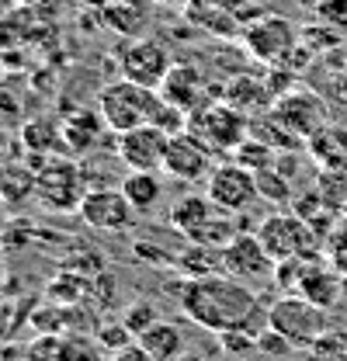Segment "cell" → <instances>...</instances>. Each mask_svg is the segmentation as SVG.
Listing matches in <instances>:
<instances>
[{"label":"cell","instance_id":"obj_1","mask_svg":"<svg viewBox=\"0 0 347 361\" xmlns=\"http://www.w3.org/2000/svg\"><path fill=\"white\" fill-rule=\"evenodd\" d=\"M171 292L177 295L184 316L191 323H198L202 330L222 334V330L243 326L254 337L267 330V310L260 313V299L254 285H243L229 274H205V278L181 274L171 285Z\"/></svg>","mask_w":347,"mask_h":361},{"label":"cell","instance_id":"obj_2","mask_svg":"<svg viewBox=\"0 0 347 361\" xmlns=\"http://www.w3.org/2000/svg\"><path fill=\"white\" fill-rule=\"evenodd\" d=\"M267 326L274 334H281L292 348L309 351L327 337V310H319L299 292H288L267 306Z\"/></svg>","mask_w":347,"mask_h":361},{"label":"cell","instance_id":"obj_3","mask_svg":"<svg viewBox=\"0 0 347 361\" xmlns=\"http://www.w3.org/2000/svg\"><path fill=\"white\" fill-rule=\"evenodd\" d=\"M157 101H160V90L157 87H142L135 80L118 77L115 84L101 87V94H97V111L104 115L108 129L118 135V133L135 129V126H146L153 118Z\"/></svg>","mask_w":347,"mask_h":361},{"label":"cell","instance_id":"obj_4","mask_svg":"<svg viewBox=\"0 0 347 361\" xmlns=\"http://www.w3.org/2000/svg\"><path fill=\"white\" fill-rule=\"evenodd\" d=\"M188 129L198 135L212 153H226V149H236L250 135V115L236 111L233 104L216 97V101H205L202 108H195L188 115Z\"/></svg>","mask_w":347,"mask_h":361},{"label":"cell","instance_id":"obj_5","mask_svg":"<svg viewBox=\"0 0 347 361\" xmlns=\"http://www.w3.org/2000/svg\"><path fill=\"white\" fill-rule=\"evenodd\" d=\"M257 236L274 261H285V257H309L312 261L323 250L319 233L296 212H274V216L260 219Z\"/></svg>","mask_w":347,"mask_h":361},{"label":"cell","instance_id":"obj_6","mask_svg":"<svg viewBox=\"0 0 347 361\" xmlns=\"http://www.w3.org/2000/svg\"><path fill=\"white\" fill-rule=\"evenodd\" d=\"M84 174L73 160L49 157L45 167L35 174V198L42 202L49 212H73L84 202Z\"/></svg>","mask_w":347,"mask_h":361},{"label":"cell","instance_id":"obj_7","mask_svg":"<svg viewBox=\"0 0 347 361\" xmlns=\"http://www.w3.org/2000/svg\"><path fill=\"white\" fill-rule=\"evenodd\" d=\"M205 195L216 202L222 212H247L254 202L260 198V184H257V174L247 171L243 164L236 160H226V164H216V171L209 174L205 180Z\"/></svg>","mask_w":347,"mask_h":361},{"label":"cell","instance_id":"obj_8","mask_svg":"<svg viewBox=\"0 0 347 361\" xmlns=\"http://www.w3.org/2000/svg\"><path fill=\"white\" fill-rule=\"evenodd\" d=\"M274 257L264 250L257 233H236L226 247H222V274L243 281V285H257V281H274Z\"/></svg>","mask_w":347,"mask_h":361},{"label":"cell","instance_id":"obj_9","mask_svg":"<svg viewBox=\"0 0 347 361\" xmlns=\"http://www.w3.org/2000/svg\"><path fill=\"white\" fill-rule=\"evenodd\" d=\"M299 42H303V39H299L296 25H292L288 18H278V14H260L257 21H250V25L243 28L247 52H250L254 59H260V63H267V66L281 63Z\"/></svg>","mask_w":347,"mask_h":361},{"label":"cell","instance_id":"obj_10","mask_svg":"<svg viewBox=\"0 0 347 361\" xmlns=\"http://www.w3.org/2000/svg\"><path fill=\"white\" fill-rule=\"evenodd\" d=\"M271 115L285 129H292L299 139H312L316 133H323V126H327V104H323V97L316 90H305V87H292V90H285V94H278L274 104H271Z\"/></svg>","mask_w":347,"mask_h":361},{"label":"cell","instance_id":"obj_11","mask_svg":"<svg viewBox=\"0 0 347 361\" xmlns=\"http://www.w3.org/2000/svg\"><path fill=\"white\" fill-rule=\"evenodd\" d=\"M167 146H171V133L146 122V126H135L129 133H118L115 153L129 171H164Z\"/></svg>","mask_w":347,"mask_h":361},{"label":"cell","instance_id":"obj_12","mask_svg":"<svg viewBox=\"0 0 347 361\" xmlns=\"http://www.w3.org/2000/svg\"><path fill=\"white\" fill-rule=\"evenodd\" d=\"M77 216H80V223H84L87 229L122 233V229H129V226L135 223L139 212L132 209V202L122 195V188H118V191H115V188H94V191L84 195Z\"/></svg>","mask_w":347,"mask_h":361},{"label":"cell","instance_id":"obj_13","mask_svg":"<svg viewBox=\"0 0 347 361\" xmlns=\"http://www.w3.org/2000/svg\"><path fill=\"white\" fill-rule=\"evenodd\" d=\"M171 52L160 42H150V39H135V42L122 45L118 49V73L126 80H135L142 87H157L164 84L167 70H171Z\"/></svg>","mask_w":347,"mask_h":361},{"label":"cell","instance_id":"obj_14","mask_svg":"<svg viewBox=\"0 0 347 361\" xmlns=\"http://www.w3.org/2000/svg\"><path fill=\"white\" fill-rule=\"evenodd\" d=\"M212 157H216V153H212L198 135L191 133V129H184V133L171 135L164 171L177 180H188V184H195V180H209V174L216 171Z\"/></svg>","mask_w":347,"mask_h":361},{"label":"cell","instance_id":"obj_15","mask_svg":"<svg viewBox=\"0 0 347 361\" xmlns=\"http://www.w3.org/2000/svg\"><path fill=\"white\" fill-rule=\"evenodd\" d=\"M160 94L177 104V108H184L188 115L195 111V108H202L205 101H209V80H205V73L195 66V63H174L171 70H167V77H164V84H160Z\"/></svg>","mask_w":347,"mask_h":361},{"label":"cell","instance_id":"obj_16","mask_svg":"<svg viewBox=\"0 0 347 361\" xmlns=\"http://www.w3.org/2000/svg\"><path fill=\"white\" fill-rule=\"evenodd\" d=\"M299 295H305L309 302H316L319 310H334V306L341 302V295H344V274L334 268L330 261L312 257L303 271Z\"/></svg>","mask_w":347,"mask_h":361},{"label":"cell","instance_id":"obj_17","mask_svg":"<svg viewBox=\"0 0 347 361\" xmlns=\"http://www.w3.org/2000/svg\"><path fill=\"white\" fill-rule=\"evenodd\" d=\"M219 212V205L209 198V195H181L167 212V223H171L174 233H181L188 243L212 223V216Z\"/></svg>","mask_w":347,"mask_h":361},{"label":"cell","instance_id":"obj_18","mask_svg":"<svg viewBox=\"0 0 347 361\" xmlns=\"http://www.w3.org/2000/svg\"><path fill=\"white\" fill-rule=\"evenodd\" d=\"M219 97H222L226 104H233L236 111L250 115V118L271 111V104H274V94L267 87V80H254V77H233Z\"/></svg>","mask_w":347,"mask_h":361},{"label":"cell","instance_id":"obj_19","mask_svg":"<svg viewBox=\"0 0 347 361\" xmlns=\"http://www.w3.org/2000/svg\"><path fill=\"white\" fill-rule=\"evenodd\" d=\"M59 129H63V146H66L70 153H87L90 146H97V139L108 129V122H104L101 111L80 108V111H73Z\"/></svg>","mask_w":347,"mask_h":361},{"label":"cell","instance_id":"obj_20","mask_svg":"<svg viewBox=\"0 0 347 361\" xmlns=\"http://www.w3.org/2000/svg\"><path fill=\"white\" fill-rule=\"evenodd\" d=\"M135 341H139V344H142L157 361H174L181 351H184L181 330H177L174 323H167V319H153Z\"/></svg>","mask_w":347,"mask_h":361},{"label":"cell","instance_id":"obj_21","mask_svg":"<svg viewBox=\"0 0 347 361\" xmlns=\"http://www.w3.org/2000/svg\"><path fill=\"white\" fill-rule=\"evenodd\" d=\"M122 195L132 202L135 212H150V209L160 202L164 184L157 178V171H129V174L122 178Z\"/></svg>","mask_w":347,"mask_h":361},{"label":"cell","instance_id":"obj_22","mask_svg":"<svg viewBox=\"0 0 347 361\" xmlns=\"http://www.w3.org/2000/svg\"><path fill=\"white\" fill-rule=\"evenodd\" d=\"M177 271L188 274V278L222 274V250H219V247H205V243H191V247L177 257Z\"/></svg>","mask_w":347,"mask_h":361},{"label":"cell","instance_id":"obj_23","mask_svg":"<svg viewBox=\"0 0 347 361\" xmlns=\"http://www.w3.org/2000/svg\"><path fill=\"white\" fill-rule=\"evenodd\" d=\"M104 21L122 35H135L146 21V0H115V4H108Z\"/></svg>","mask_w":347,"mask_h":361},{"label":"cell","instance_id":"obj_24","mask_svg":"<svg viewBox=\"0 0 347 361\" xmlns=\"http://www.w3.org/2000/svg\"><path fill=\"white\" fill-rule=\"evenodd\" d=\"M25 146L39 157H52L59 146H63V129H56L52 122H28L25 126Z\"/></svg>","mask_w":347,"mask_h":361},{"label":"cell","instance_id":"obj_25","mask_svg":"<svg viewBox=\"0 0 347 361\" xmlns=\"http://www.w3.org/2000/svg\"><path fill=\"white\" fill-rule=\"evenodd\" d=\"M28 195H35V178L28 171H21V167L0 171V198L4 202H21Z\"/></svg>","mask_w":347,"mask_h":361},{"label":"cell","instance_id":"obj_26","mask_svg":"<svg viewBox=\"0 0 347 361\" xmlns=\"http://www.w3.org/2000/svg\"><path fill=\"white\" fill-rule=\"evenodd\" d=\"M323 254H327V261L347 278V223L334 226V233H330L327 243H323Z\"/></svg>","mask_w":347,"mask_h":361},{"label":"cell","instance_id":"obj_27","mask_svg":"<svg viewBox=\"0 0 347 361\" xmlns=\"http://www.w3.org/2000/svg\"><path fill=\"white\" fill-rule=\"evenodd\" d=\"M316 14H319V21H327V28L347 32V0H319Z\"/></svg>","mask_w":347,"mask_h":361},{"label":"cell","instance_id":"obj_28","mask_svg":"<svg viewBox=\"0 0 347 361\" xmlns=\"http://www.w3.org/2000/svg\"><path fill=\"white\" fill-rule=\"evenodd\" d=\"M97 341H101L108 351H118V348H126V344L135 341V334H132L126 323H104V326H101V334H97Z\"/></svg>","mask_w":347,"mask_h":361},{"label":"cell","instance_id":"obj_29","mask_svg":"<svg viewBox=\"0 0 347 361\" xmlns=\"http://www.w3.org/2000/svg\"><path fill=\"white\" fill-rule=\"evenodd\" d=\"M153 319H160V316H157V310H153L150 302H135L129 313H126V319H122V323L129 326L135 337H139V334H142V330H146V326H150Z\"/></svg>","mask_w":347,"mask_h":361},{"label":"cell","instance_id":"obj_30","mask_svg":"<svg viewBox=\"0 0 347 361\" xmlns=\"http://www.w3.org/2000/svg\"><path fill=\"white\" fill-rule=\"evenodd\" d=\"M164 247H157V243H135L132 247V254L139 257V261H150V264H160V268H177V257L174 254H160Z\"/></svg>","mask_w":347,"mask_h":361},{"label":"cell","instance_id":"obj_31","mask_svg":"<svg viewBox=\"0 0 347 361\" xmlns=\"http://www.w3.org/2000/svg\"><path fill=\"white\" fill-rule=\"evenodd\" d=\"M111 361H157L139 341H132L126 348H118V351H111Z\"/></svg>","mask_w":347,"mask_h":361},{"label":"cell","instance_id":"obj_32","mask_svg":"<svg viewBox=\"0 0 347 361\" xmlns=\"http://www.w3.org/2000/svg\"><path fill=\"white\" fill-rule=\"evenodd\" d=\"M14 326H18V319H14V310H11L7 302H0V341H7V337L14 334Z\"/></svg>","mask_w":347,"mask_h":361},{"label":"cell","instance_id":"obj_33","mask_svg":"<svg viewBox=\"0 0 347 361\" xmlns=\"http://www.w3.org/2000/svg\"><path fill=\"white\" fill-rule=\"evenodd\" d=\"M174 361H205V358H202V355H195V351H181Z\"/></svg>","mask_w":347,"mask_h":361},{"label":"cell","instance_id":"obj_34","mask_svg":"<svg viewBox=\"0 0 347 361\" xmlns=\"http://www.w3.org/2000/svg\"><path fill=\"white\" fill-rule=\"evenodd\" d=\"M160 4H188V0H160Z\"/></svg>","mask_w":347,"mask_h":361},{"label":"cell","instance_id":"obj_35","mask_svg":"<svg viewBox=\"0 0 347 361\" xmlns=\"http://www.w3.org/2000/svg\"><path fill=\"white\" fill-rule=\"evenodd\" d=\"M0 295H4V271H0Z\"/></svg>","mask_w":347,"mask_h":361},{"label":"cell","instance_id":"obj_36","mask_svg":"<svg viewBox=\"0 0 347 361\" xmlns=\"http://www.w3.org/2000/svg\"><path fill=\"white\" fill-rule=\"evenodd\" d=\"M0 233H4V209H0Z\"/></svg>","mask_w":347,"mask_h":361}]
</instances>
